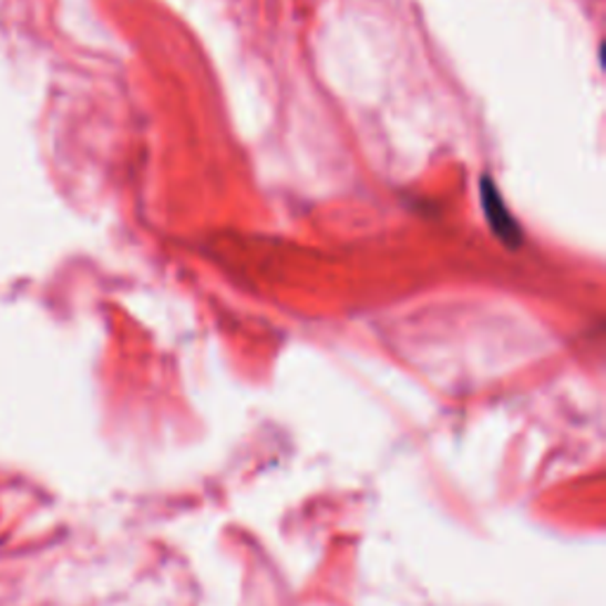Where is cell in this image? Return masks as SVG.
I'll use <instances>...</instances> for the list:
<instances>
[{
	"label": "cell",
	"mask_w": 606,
	"mask_h": 606,
	"mask_svg": "<svg viewBox=\"0 0 606 606\" xmlns=\"http://www.w3.org/2000/svg\"><path fill=\"white\" fill-rule=\"evenodd\" d=\"M481 197H483V209H486V216H489L493 233L500 239H505L510 247H516L518 239H522V233H518L512 214L507 212V206H505V202H502L497 187L491 178H483Z\"/></svg>",
	"instance_id": "obj_1"
}]
</instances>
